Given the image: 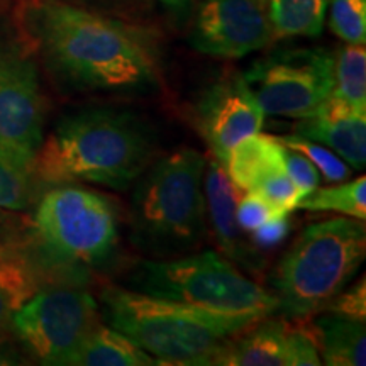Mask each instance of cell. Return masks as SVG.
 <instances>
[{"instance_id":"1","label":"cell","mask_w":366,"mask_h":366,"mask_svg":"<svg viewBox=\"0 0 366 366\" xmlns=\"http://www.w3.org/2000/svg\"><path fill=\"white\" fill-rule=\"evenodd\" d=\"M22 31L59 84L73 92L141 95L162 81L153 26L61 0H29Z\"/></svg>"},{"instance_id":"2","label":"cell","mask_w":366,"mask_h":366,"mask_svg":"<svg viewBox=\"0 0 366 366\" xmlns=\"http://www.w3.org/2000/svg\"><path fill=\"white\" fill-rule=\"evenodd\" d=\"M154 149L151 131L132 114L86 109L44 137L33 173L49 185L95 183L126 190L153 163Z\"/></svg>"},{"instance_id":"3","label":"cell","mask_w":366,"mask_h":366,"mask_svg":"<svg viewBox=\"0 0 366 366\" xmlns=\"http://www.w3.org/2000/svg\"><path fill=\"white\" fill-rule=\"evenodd\" d=\"M100 314L158 365L209 366L232 336L258 315L221 314L122 287L100 292Z\"/></svg>"},{"instance_id":"4","label":"cell","mask_w":366,"mask_h":366,"mask_svg":"<svg viewBox=\"0 0 366 366\" xmlns=\"http://www.w3.org/2000/svg\"><path fill=\"white\" fill-rule=\"evenodd\" d=\"M205 158L180 148L151 163L137 178L131 202V241L153 259L182 256L202 244Z\"/></svg>"},{"instance_id":"5","label":"cell","mask_w":366,"mask_h":366,"mask_svg":"<svg viewBox=\"0 0 366 366\" xmlns=\"http://www.w3.org/2000/svg\"><path fill=\"white\" fill-rule=\"evenodd\" d=\"M365 221L334 217L305 227L269 274L280 310L310 319L350 285L366 256Z\"/></svg>"},{"instance_id":"6","label":"cell","mask_w":366,"mask_h":366,"mask_svg":"<svg viewBox=\"0 0 366 366\" xmlns=\"http://www.w3.org/2000/svg\"><path fill=\"white\" fill-rule=\"evenodd\" d=\"M127 288L190 307L264 317L280 310L278 299L244 277L216 251L143 259L126 278Z\"/></svg>"},{"instance_id":"7","label":"cell","mask_w":366,"mask_h":366,"mask_svg":"<svg viewBox=\"0 0 366 366\" xmlns=\"http://www.w3.org/2000/svg\"><path fill=\"white\" fill-rule=\"evenodd\" d=\"M36 231L63 262L95 267L107 262L119 239L117 207L94 190L59 185L36 209Z\"/></svg>"},{"instance_id":"8","label":"cell","mask_w":366,"mask_h":366,"mask_svg":"<svg viewBox=\"0 0 366 366\" xmlns=\"http://www.w3.org/2000/svg\"><path fill=\"white\" fill-rule=\"evenodd\" d=\"M102 319L90 294L51 288L22 302L12 317V336L41 365L66 366Z\"/></svg>"},{"instance_id":"9","label":"cell","mask_w":366,"mask_h":366,"mask_svg":"<svg viewBox=\"0 0 366 366\" xmlns=\"http://www.w3.org/2000/svg\"><path fill=\"white\" fill-rule=\"evenodd\" d=\"M43 119L38 53L22 29L4 31L0 33V148L31 172L44 139Z\"/></svg>"},{"instance_id":"10","label":"cell","mask_w":366,"mask_h":366,"mask_svg":"<svg viewBox=\"0 0 366 366\" xmlns=\"http://www.w3.org/2000/svg\"><path fill=\"white\" fill-rule=\"evenodd\" d=\"M334 53L326 48H282L256 59L244 75L264 114L302 119L331 97Z\"/></svg>"},{"instance_id":"11","label":"cell","mask_w":366,"mask_h":366,"mask_svg":"<svg viewBox=\"0 0 366 366\" xmlns=\"http://www.w3.org/2000/svg\"><path fill=\"white\" fill-rule=\"evenodd\" d=\"M194 121L214 158L226 164L237 143L262 131L264 112L242 71L226 68L199 95Z\"/></svg>"},{"instance_id":"12","label":"cell","mask_w":366,"mask_h":366,"mask_svg":"<svg viewBox=\"0 0 366 366\" xmlns=\"http://www.w3.org/2000/svg\"><path fill=\"white\" fill-rule=\"evenodd\" d=\"M273 41L264 0H204L189 36L195 51L221 59L244 58Z\"/></svg>"},{"instance_id":"13","label":"cell","mask_w":366,"mask_h":366,"mask_svg":"<svg viewBox=\"0 0 366 366\" xmlns=\"http://www.w3.org/2000/svg\"><path fill=\"white\" fill-rule=\"evenodd\" d=\"M307 319L264 315L232 336L212 366H317V337Z\"/></svg>"},{"instance_id":"14","label":"cell","mask_w":366,"mask_h":366,"mask_svg":"<svg viewBox=\"0 0 366 366\" xmlns=\"http://www.w3.org/2000/svg\"><path fill=\"white\" fill-rule=\"evenodd\" d=\"M204 195L210 226L224 256L246 272L259 273L264 267L262 249L256 248L248 232L242 231L237 224V187L231 182L224 164L216 158L205 162Z\"/></svg>"},{"instance_id":"15","label":"cell","mask_w":366,"mask_h":366,"mask_svg":"<svg viewBox=\"0 0 366 366\" xmlns=\"http://www.w3.org/2000/svg\"><path fill=\"white\" fill-rule=\"evenodd\" d=\"M295 134L326 146L355 170L365 168L366 112L329 97L312 114L299 119Z\"/></svg>"},{"instance_id":"16","label":"cell","mask_w":366,"mask_h":366,"mask_svg":"<svg viewBox=\"0 0 366 366\" xmlns=\"http://www.w3.org/2000/svg\"><path fill=\"white\" fill-rule=\"evenodd\" d=\"M319 355L329 366H363L366 363L365 322L322 310L312 315Z\"/></svg>"},{"instance_id":"17","label":"cell","mask_w":366,"mask_h":366,"mask_svg":"<svg viewBox=\"0 0 366 366\" xmlns=\"http://www.w3.org/2000/svg\"><path fill=\"white\" fill-rule=\"evenodd\" d=\"M285 146L274 136L256 132L237 143L224 164L237 190L253 192L263 178L285 170Z\"/></svg>"},{"instance_id":"18","label":"cell","mask_w":366,"mask_h":366,"mask_svg":"<svg viewBox=\"0 0 366 366\" xmlns=\"http://www.w3.org/2000/svg\"><path fill=\"white\" fill-rule=\"evenodd\" d=\"M75 366H154L158 361L131 337L109 324L99 322L76 351Z\"/></svg>"},{"instance_id":"19","label":"cell","mask_w":366,"mask_h":366,"mask_svg":"<svg viewBox=\"0 0 366 366\" xmlns=\"http://www.w3.org/2000/svg\"><path fill=\"white\" fill-rule=\"evenodd\" d=\"M264 4L274 39L322 34L327 0H264Z\"/></svg>"},{"instance_id":"20","label":"cell","mask_w":366,"mask_h":366,"mask_svg":"<svg viewBox=\"0 0 366 366\" xmlns=\"http://www.w3.org/2000/svg\"><path fill=\"white\" fill-rule=\"evenodd\" d=\"M331 97L366 112L365 44H345L334 53Z\"/></svg>"},{"instance_id":"21","label":"cell","mask_w":366,"mask_h":366,"mask_svg":"<svg viewBox=\"0 0 366 366\" xmlns=\"http://www.w3.org/2000/svg\"><path fill=\"white\" fill-rule=\"evenodd\" d=\"M300 210L312 212H337L346 217L365 221L366 219V178L340 183V185L315 189L297 202Z\"/></svg>"},{"instance_id":"22","label":"cell","mask_w":366,"mask_h":366,"mask_svg":"<svg viewBox=\"0 0 366 366\" xmlns=\"http://www.w3.org/2000/svg\"><path fill=\"white\" fill-rule=\"evenodd\" d=\"M33 172L0 148V207L22 210L33 197Z\"/></svg>"},{"instance_id":"23","label":"cell","mask_w":366,"mask_h":366,"mask_svg":"<svg viewBox=\"0 0 366 366\" xmlns=\"http://www.w3.org/2000/svg\"><path fill=\"white\" fill-rule=\"evenodd\" d=\"M285 148L295 149L304 154L305 158L310 159L317 172L322 173V177L331 183H341L346 182L351 175L350 164L345 159L337 157L334 151H331L326 146L314 143V141L305 139L299 134H288L277 137Z\"/></svg>"},{"instance_id":"24","label":"cell","mask_w":366,"mask_h":366,"mask_svg":"<svg viewBox=\"0 0 366 366\" xmlns=\"http://www.w3.org/2000/svg\"><path fill=\"white\" fill-rule=\"evenodd\" d=\"M329 27L346 44H365L366 0H331Z\"/></svg>"},{"instance_id":"25","label":"cell","mask_w":366,"mask_h":366,"mask_svg":"<svg viewBox=\"0 0 366 366\" xmlns=\"http://www.w3.org/2000/svg\"><path fill=\"white\" fill-rule=\"evenodd\" d=\"M31 294L29 283L17 268L0 267V342L12 336L14 312Z\"/></svg>"},{"instance_id":"26","label":"cell","mask_w":366,"mask_h":366,"mask_svg":"<svg viewBox=\"0 0 366 366\" xmlns=\"http://www.w3.org/2000/svg\"><path fill=\"white\" fill-rule=\"evenodd\" d=\"M254 194L262 197L263 200L272 205V207L280 214H288L297 207V202L302 199L300 190L287 175L285 170L274 172L267 178H263L258 185L254 187Z\"/></svg>"},{"instance_id":"27","label":"cell","mask_w":366,"mask_h":366,"mask_svg":"<svg viewBox=\"0 0 366 366\" xmlns=\"http://www.w3.org/2000/svg\"><path fill=\"white\" fill-rule=\"evenodd\" d=\"M61 2L109 14L121 19L143 22L153 9L154 0H61Z\"/></svg>"},{"instance_id":"28","label":"cell","mask_w":366,"mask_h":366,"mask_svg":"<svg viewBox=\"0 0 366 366\" xmlns=\"http://www.w3.org/2000/svg\"><path fill=\"white\" fill-rule=\"evenodd\" d=\"M277 214L280 212H277L267 200L256 195L254 192H248V195L239 197V202H237L236 207L237 224L248 234H251L256 227L262 226L263 222H267L269 217L277 216Z\"/></svg>"},{"instance_id":"29","label":"cell","mask_w":366,"mask_h":366,"mask_svg":"<svg viewBox=\"0 0 366 366\" xmlns=\"http://www.w3.org/2000/svg\"><path fill=\"white\" fill-rule=\"evenodd\" d=\"M324 310L329 312L340 314L342 317L360 320L365 322L366 320V287L365 278L356 282L353 287L345 288L337 294L334 299L329 302V305Z\"/></svg>"},{"instance_id":"30","label":"cell","mask_w":366,"mask_h":366,"mask_svg":"<svg viewBox=\"0 0 366 366\" xmlns=\"http://www.w3.org/2000/svg\"><path fill=\"white\" fill-rule=\"evenodd\" d=\"M285 172L287 175L292 178V182L295 183L297 189L300 190L302 197L309 195L310 192L315 190L319 187V172L314 167L312 162L299 153V151L285 148Z\"/></svg>"},{"instance_id":"31","label":"cell","mask_w":366,"mask_h":366,"mask_svg":"<svg viewBox=\"0 0 366 366\" xmlns=\"http://www.w3.org/2000/svg\"><path fill=\"white\" fill-rule=\"evenodd\" d=\"M290 227L292 224L288 214H277V216L269 217L267 222H263L259 227H256L249 236L258 249H272L285 239L288 232H290Z\"/></svg>"},{"instance_id":"32","label":"cell","mask_w":366,"mask_h":366,"mask_svg":"<svg viewBox=\"0 0 366 366\" xmlns=\"http://www.w3.org/2000/svg\"><path fill=\"white\" fill-rule=\"evenodd\" d=\"M24 360L16 347L9 345V341L0 342V366H11V365H22Z\"/></svg>"},{"instance_id":"33","label":"cell","mask_w":366,"mask_h":366,"mask_svg":"<svg viewBox=\"0 0 366 366\" xmlns=\"http://www.w3.org/2000/svg\"><path fill=\"white\" fill-rule=\"evenodd\" d=\"M162 6L175 16H187L194 9L195 0H158Z\"/></svg>"},{"instance_id":"34","label":"cell","mask_w":366,"mask_h":366,"mask_svg":"<svg viewBox=\"0 0 366 366\" xmlns=\"http://www.w3.org/2000/svg\"><path fill=\"white\" fill-rule=\"evenodd\" d=\"M6 4H7V0H0V17H2L4 9H6Z\"/></svg>"}]
</instances>
